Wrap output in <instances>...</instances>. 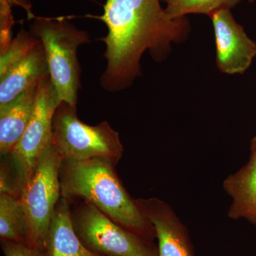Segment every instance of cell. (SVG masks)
Here are the masks:
<instances>
[{
    "mask_svg": "<svg viewBox=\"0 0 256 256\" xmlns=\"http://www.w3.org/2000/svg\"><path fill=\"white\" fill-rule=\"evenodd\" d=\"M108 32L102 38L107 60L101 76V87L114 92L130 86L141 75L140 60L149 52L160 62L173 44L186 40L190 32L186 18L172 20L162 8L160 0H106L98 18Z\"/></svg>",
    "mask_w": 256,
    "mask_h": 256,
    "instance_id": "obj_1",
    "label": "cell"
},
{
    "mask_svg": "<svg viewBox=\"0 0 256 256\" xmlns=\"http://www.w3.org/2000/svg\"><path fill=\"white\" fill-rule=\"evenodd\" d=\"M117 164L104 158L62 160L60 194L69 201L84 200L124 228L154 242L156 232L136 198L126 190L116 172Z\"/></svg>",
    "mask_w": 256,
    "mask_h": 256,
    "instance_id": "obj_2",
    "label": "cell"
},
{
    "mask_svg": "<svg viewBox=\"0 0 256 256\" xmlns=\"http://www.w3.org/2000/svg\"><path fill=\"white\" fill-rule=\"evenodd\" d=\"M50 75L42 79L31 118L24 132L0 168V193L20 198L40 158L53 144V118L60 104Z\"/></svg>",
    "mask_w": 256,
    "mask_h": 256,
    "instance_id": "obj_3",
    "label": "cell"
},
{
    "mask_svg": "<svg viewBox=\"0 0 256 256\" xmlns=\"http://www.w3.org/2000/svg\"><path fill=\"white\" fill-rule=\"evenodd\" d=\"M30 32L41 42L46 54L52 82L58 100L77 108L80 88V67L78 50L90 42L87 32L78 30L63 16H37Z\"/></svg>",
    "mask_w": 256,
    "mask_h": 256,
    "instance_id": "obj_4",
    "label": "cell"
},
{
    "mask_svg": "<svg viewBox=\"0 0 256 256\" xmlns=\"http://www.w3.org/2000/svg\"><path fill=\"white\" fill-rule=\"evenodd\" d=\"M53 146L62 160L76 161L104 158L118 164L124 151L119 133L107 121L84 124L66 102L58 104L54 116Z\"/></svg>",
    "mask_w": 256,
    "mask_h": 256,
    "instance_id": "obj_5",
    "label": "cell"
},
{
    "mask_svg": "<svg viewBox=\"0 0 256 256\" xmlns=\"http://www.w3.org/2000/svg\"><path fill=\"white\" fill-rule=\"evenodd\" d=\"M69 201V200H68ZM70 202L74 230L89 250L102 256H158L154 242L116 224L84 200Z\"/></svg>",
    "mask_w": 256,
    "mask_h": 256,
    "instance_id": "obj_6",
    "label": "cell"
},
{
    "mask_svg": "<svg viewBox=\"0 0 256 256\" xmlns=\"http://www.w3.org/2000/svg\"><path fill=\"white\" fill-rule=\"evenodd\" d=\"M62 158L53 144L42 156L20 200L26 220L28 245L45 252L55 207L60 200Z\"/></svg>",
    "mask_w": 256,
    "mask_h": 256,
    "instance_id": "obj_7",
    "label": "cell"
},
{
    "mask_svg": "<svg viewBox=\"0 0 256 256\" xmlns=\"http://www.w3.org/2000/svg\"><path fill=\"white\" fill-rule=\"evenodd\" d=\"M214 30L216 65L224 74H242L256 57V43L239 24L230 9H222L210 16Z\"/></svg>",
    "mask_w": 256,
    "mask_h": 256,
    "instance_id": "obj_8",
    "label": "cell"
},
{
    "mask_svg": "<svg viewBox=\"0 0 256 256\" xmlns=\"http://www.w3.org/2000/svg\"><path fill=\"white\" fill-rule=\"evenodd\" d=\"M136 201L156 230L158 256H194L186 226L168 204L156 197Z\"/></svg>",
    "mask_w": 256,
    "mask_h": 256,
    "instance_id": "obj_9",
    "label": "cell"
},
{
    "mask_svg": "<svg viewBox=\"0 0 256 256\" xmlns=\"http://www.w3.org/2000/svg\"><path fill=\"white\" fill-rule=\"evenodd\" d=\"M47 76L50 70L46 54L40 41L26 57L0 78V108Z\"/></svg>",
    "mask_w": 256,
    "mask_h": 256,
    "instance_id": "obj_10",
    "label": "cell"
},
{
    "mask_svg": "<svg viewBox=\"0 0 256 256\" xmlns=\"http://www.w3.org/2000/svg\"><path fill=\"white\" fill-rule=\"evenodd\" d=\"M246 164L223 182V188L232 198L228 216L244 220L256 227V151H250Z\"/></svg>",
    "mask_w": 256,
    "mask_h": 256,
    "instance_id": "obj_11",
    "label": "cell"
},
{
    "mask_svg": "<svg viewBox=\"0 0 256 256\" xmlns=\"http://www.w3.org/2000/svg\"><path fill=\"white\" fill-rule=\"evenodd\" d=\"M46 256H102L89 250L74 230L70 202L60 196L50 220L47 236Z\"/></svg>",
    "mask_w": 256,
    "mask_h": 256,
    "instance_id": "obj_12",
    "label": "cell"
},
{
    "mask_svg": "<svg viewBox=\"0 0 256 256\" xmlns=\"http://www.w3.org/2000/svg\"><path fill=\"white\" fill-rule=\"evenodd\" d=\"M40 82L32 86L15 100L0 108L2 158L12 152L28 127L33 112Z\"/></svg>",
    "mask_w": 256,
    "mask_h": 256,
    "instance_id": "obj_13",
    "label": "cell"
},
{
    "mask_svg": "<svg viewBox=\"0 0 256 256\" xmlns=\"http://www.w3.org/2000/svg\"><path fill=\"white\" fill-rule=\"evenodd\" d=\"M0 238L28 245L26 220L20 200L5 193H0Z\"/></svg>",
    "mask_w": 256,
    "mask_h": 256,
    "instance_id": "obj_14",
    "label": "cell"
},
{
    "mask_svg": "<svg viewBox=\"0 0 256 256\" xmlns=\"http://www.w3.org/2000/svg\"><path fill=\"white\" fill-rule=\"evenodd\" d=\"M242 0H164V10L172 20L186 18L190 14L210 16L222 9H232Z\"/></svg>",
    "mask_w": 256,
    "mask_h": 256,
    "instance_id": "obj_15",
    "label": "cell"
},
{
    "mask_svg": "<svg viewBox=\"0 0 256 256\" xmlns=\"http://www.w3.org/2000/svg\"><path fill=\"white\" fill-rule=\"evenodd\" d=\"M38 42L40 40L34 36L31 32L25 31L22 28L14 38L12 40L6 52L1 54L0 78L26 57L38 44Z\"/></svg>",
    "mask_w": 256,
    "mask_h": 256,
    "instance_id": "obj_16",
    "label": "cell"
},
{
    "mask_svg": "<svg viewBox=\"0 0 256 256\" xmlns=\"http://www.w3.org/2000/svg\"><path fill=\"white\" fill-rule=\"evenodd\" d=\"M1 246L4 256H46L43 250L20 242L1 240Z\"/></svg>",
    "mask_w": 256,
    "mask_h": 256,
    "instance_id": "obj_17",
    "label": "cell"
},
{
    "mask_svg": "<svg viewBox=\"0 0 256 256\" xmlns=\"http://www.w3.org/2000/svg\"><path fill=\"white\" fill-rule=\"evenodd\" d=\"M5 2L12 8V6H20L25 10L28 20L34 18V14L32 11V0H0Z\"/></svg>",
    "mask_w": 256,
    "mask_h": 256,
    "instance_id": "obj_18",
    "label": "cell"
},
{
    "mask_svg": "<svg viewBox=\"0 0 256 256\" xmlns=\"http://www.w3.org/2000/svg\"><path fill=\"white\" fill-rule=\"evenodd\" d=\"M250 151H256V136L250 141Z\"/></svg>",
    "mask_w": 256,
    "mask_h": 256,
    "instance_id": "obj_19",
    "label": "cell"
},
{
    "mask_svg": "<svg viewBox=\"0 0 256 256\" xmlns=\"http://www.w3.org/2000/svg\"><path fill=\"white\" fill-rule=\"evenodd\" d=\"M248 1L249 2H252L255 1V0H248Z\"/></svg>",
    "mask_w": 256,
    "mask_h": 256,
    "instance_id": "obj_20",
    "label": "cell"
}]
</instances>
